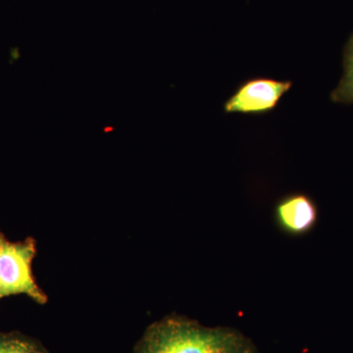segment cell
I'll return each mask as SVG.
<instances>
[{"instance_id":"obj_1","label":"cell","mask_w":353,"mask_h":353,"mask_svg":"<svg viewBox=\"0 0 353 353\" xmlns=\"http://www.w3.org/2000/svg\"><path fill=\"white\" fill-rule=\"evenodd\" d=\"M134 353H259L250 339L230 327L202 326L172 314L150 325Z\"/></svg>"},{"instance_id":"obj_2","label":"cell","mask_w":353,"mask_h":353,"mask_svg":"<svg viewBox=\"0 0 353 353\" xmlns=\"http://www.w3.org/2000/svg\"><path fill=\"white\" fill-rule=\"evenodd\" d=\"M36 254L37 243L31 236L22 241H10L0 231V299L26 294L41 305L48 303V296L37 284L32 273Z\"/></svg>"},{"instance_id":"obj_3","label":"cell","mask_w":353,"mask_h":353,"mask_svg":"<svg viewBox=\"0 0 353 353\" xmlns=\"http://www.w3.org/2000/svg\"><path fill=\"white\" fill-rule=\"evenodd\" d=\"M290 81L254 77L239 85L224 103V112L266 115L275 110L281 99L292 88Z\"/></svg>"},{"instance_id":"obj_4","label":"cell","mask_w":353,"mask_h":353,"mask_svg":"<svg viewBox=\"0 0 353 353\" xmlns=\"http://www.w3.org/2000/svg\"><path fill=\"white\" fill-rule=\"evenodd\" d=\"M275 220L285 234L301 236L317 224L318 208L312 197L303 192L283 196L275 206Z\"/></svg>"},{"instance_id":"obj_5","label":"cell","mask_w":353,"mask_h":353,"mask_svg":"<svg viewBox=\"0 0 353 353\" xmlns=\"http://www.w3.org/2000/svg\"><path fill=\"white\" fill-rule=\"evenodd\" d=\"M336 103L353 104V34L348 39L343 51V75L331 94Z\"/></svg>"},{"instance_id":"obj_6","label":"cell","mask_w":353,"mask_h":353,"mask_svg":"<svg viewBox=\"0 0 353 353\" xmlns=\"http://www.w3.org/2000/svg\"><path fill=\"white\" fill-rule=\"evenodd\" d=\"M0 353H50L39 341L19 332H0Z\"/></svg>"}]
</instances>
